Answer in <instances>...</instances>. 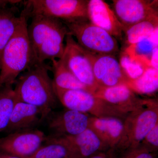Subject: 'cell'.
Returning a JSON list of instances; mask_svg holds the SVG:
<instances>
[{
  "mask_svg": "<svg viewBox=\"0 0 158 158\" xmlns=\"http://www.w3.org/2000/svg\"><path fill=\"white\" fill-rule=\"evenodd\" d=\"M51 69L45 62L36 63L19 75L15 83L17 100L39 108L44 120L58 101L53 80L49 75Z\"/></svg>",
  "mask_w": 158,
  "mask_h": 158,
  "instance_id": "obj_1",
  "label": "cell"
},
{
  "mask_svg": "<svg viewBox=\"0 0 158 158\" xmlns=\"http://www.w3.org/2000/svg\"><path fill=\"white\" fill-rule=\"evenodd\" d=\"M28 25L29 40L36 63L62 58L68 29L61 20L36 15Z\"/></svg>",
  "mask_w": 158,
  "mask_h": 158,
  "instance_id": "obj_2",
  "label": "cell"
},
{
  "mask_svg": "<svg viewBox=\"0 0 158 158\" xmlns=\"http://www.w3.org/2000/svg\"><path fill=\"white\" fill-rule=\"evenodd\" d=\"M14 34L2 53L0 88L12 86L20 75L36 64L27 33V19L22 11Z\"/></svg>",
  "mask_w": 158,
  "mask_h": 158,
  "instance_id": "obj_3",
  "label": "cell"
},
{
  "mask_svg": "<svg viewBox=\"0 0 158 158\" xmlns=\"http://www.w3.org/2000/svg\"><path fill=\"white\" fill-rule=\"evenodd\" d=\"M158 123L157 100L148 99L143 106L127 114L123 121L119 142L107 151L109 158H121L139 146L145 136Z\"/></svg>",
  "mask_w": 158,
  "mask_h": 158,
  "instance_id": "obj_4",
  "label": "cell"
},
{
  "mask_svg": "<svg viewBox=\"0 0 158 158\" xmlns=\"http://www.w3.org/2000/svg\"><path fill=\"white\" fill-rule=\"evenodd\" d=\"M62 22L69 34L75 37L78 44L88 52L115 56L119 52L116 38L94 24L88 19Z\"/></svg>",
  "mask_w": 158,
  "mask_h": 158,
  "instance_id": "obj_5",
  "label": "cell"
},
{
  "mask_svg": "<svg viewBox=\"0 0 158 158\" xmlns=\"http://www.w3.org/2000/svg\"><path fill=\"white\" fill-rule=\"evenodd\" d=\"M87 0H29L23 10L27 18L36 15L62 21L88 19Z\"/></svg>",
  "mask_w": 158,
  "mask_h": 158,
  "instance_id": "obj_6",
  "label": "cell"
},
{
  "mask_svg": "<svg viewBox=\"0 0 158 158\" xmlns=\"http://www.w3.org/2000/svg\"><path fill=\"white\" fill-rule=\"evenodd\" d=\"M54 88L58 100L66 109L99 118L115 117L124 119L127 115L86 90H64L54 85Z\"/></svg>",
  "mask_w": 158,
  "mask_h": 158,
  "instance_id": "obj_7",
  "label": "cell"
},
{
  "mask_svg": "<svg viewBox=\"0 0 158 158\" xmlns=\"http://www.w3.org/2000/svg\"><path fill=\"white\" fill-rule=\"evenodd\" d=\"M65 41V50L60 59L78 80L94 93L98 86L85 51L69 34L66 35Z\"/></svg>",
  "mask_w": 158,
  "mask_h": 158,
  "instance_id": "obj_8",
  "label": "cell"
},
{
  "mask_svg": "<svg viewBox=\"0 0 158 158\" xmlns=\"http://www.w3.org/2000/svg\"><path fill=\"white\" fill-rule=\"evenodd\" d=\"M47 136L33 129L8 134L0 138V150L20 158H30L43 144Z\"/></svg>",
  "mask_w": 158,
  "mask_h": 158,
  "instance_id": "obj_9",
  "label": "cell"
},
{
  "mask_svg": "<svg viewBox=\"0 0 158 158\" xmlns=\"http://www.w3.org/2000/svg\"><path fill=\"white\" fill-rule=\"evenodd\" d=\"M85 51L98 88L126 85L129 79L115 56L96 55Z\"/></svg>",
  "mask_w": 158,
  "mask_h": 158,
  "instance_id": "obj_10",
  "label": "cell"
},
{
  "mask_svg": "<svg viewBox=\"0 0 158 158\" xmlns=\"http://www.w3.org/2000/svg\"><path fill=\"white\" fill-rule=\"evenodd\" d=\"M113 2V11L123 31L136 23L158 16V1L114 0Z\"/></svg>",
  "mask_w": 158,
  "mask_h": 158,
  "instance_id": "obj_11",
  "label": "cell"
},
{
  "mask_svg": "<svg viewBox=\"0 0 158 158\" xmlns=\"http://www.w3.org/2000/svg\"><path fill=\"white\" fill-rule=\"evenodd\" d=\"M90 115L68 110L52 111L45 118L52 137L73 136L83 132L88 128Z\"/></svg>",
  "mask_w": 158,
  "mask_h": 158,
  "instance_id": "obj_12",
  "label": "cell"
},
{
  "mask_svg": "<svg viewBox=\"0 0 158 158\" xmlns=\"http://www.w3.org/2000/svg\"><path fill=\"white\" fill-rule=\"evenodd\" d=\"M45 141L59 142L65 145L74 158H86L99 152H106L107 148L95 133L88 128L77 135L52 137L47 136Z\"/></svg>",
  "mask_w": 158,
  "mask_h": 158,
  "instance_id": "obj_13",
  "label": "cell"
},
{
  "mask_svg": "<svg viewBox=\"0 0 158 158\" xmlns=\"http://www.w3.org/2000/svg\"><path fill=\"white\" fill-rule=\"evenodd\" d=\"M93 94L126 114L141 107L148 100L140 98L126 85L98 88Z\"/></svg>",
  "mask_w": 158,
  "mask_h": 158,
  "instance_id": "obj_14",
  "label": "cell"
},
{
  "mask_svg": "<svg viewBox=\"0 0 158 158\" xmlns=\"http://www.w3.org/2000/svg\"><path fill=\"white\" fill-rule=\"evenodd\" d=\"M88 19L94 24L107 31L115 38L121 39L123 27L109 5L102 0H90L88 5Z\"/></svg>",
  "mask_w": 158,
  "mask_h": 158,
  "instance_id": "obj_15",
  "label": "cell"
},
{
  "mask_svg": "<svg viewBox=\"0 0 158 158\" xmlns=\"http://www.w3.org/2000/svg\"><path fill=\"white\" fill-rule=\"evenodd\" d=\"M44 120L42 112L35 106L16 100L5 131L11 133L35 129Z\"/></svg>",
  "mask_w": 158,
  "mask_h": 158,
  "instance_id": "obj_16",
  "label": "cell"
},
{
  "mask_svg": "<svg viewBox=\"0 0 158 158\" xmlns=\"http://www.w3.org/2000/svg\"><path fill=\"white\" fill-rule=\"evenodd\" d=\"M123 121L124 119L117 117L99 118L90 116L88 128L95 133L109 151L119 142L123 131Z\"/></svg>",
  "mask_w": 158,
  "mask_h": 158,
  "instance_id": "obj_17",
  "label": "cell"
},
{
  "mask_svg": "<svg viewBox=\"0 0 158 158\" xmlns=\"http://www.w3.org/2000/svg\"><path fill=\"white\" fill-rule=\"evenodd\" d=\"M51 62V70L54 74L53 81L55 87L66 90H85L92 93L88 87L80 81L72 73L61 59H55Z\"/></svg>",
  "mask_w": 158,
  "mask_h": 158,
  "instance_id": "obj_18",
  "label": "cell"
},
{
  "mask_svg": "<svg viewBox=\"0 0 158 158\" xmlns=\"http://www.w3.org/2000/svg\"><path fill=\"white\" fill-rule=\"evenodd\" d=\"M17 8L11 6L0 9V63L4 48L14 34L19 22Z\"/></svg>",
  "mask_w": 158,
  "mask_h": 158,
  "instance_id": "obj_19",
  "label": "cell"
},
{
  "mask_svg": "<svg viewBox=\"0 0 158 158\" xmlns=\"http://www.w3.org/2000/svg\"><path fill=\"white\" fill-rule=\"evenodd\" d=\"M158 28V16L136 23L126 29L125 42L127 47L148 38Z\"/></svg>",
  "mask_w": 158,
  "mask_h": 158,
  "instance_id": "obj_20",
  "label": "cell"
},
{
  "mask_svg": "<svg viewBox=\"0 0 158 158\" xmlns=\"http://www.w3.org/2000/svg\"><path fill=\"white\" fill-rule=\"evenodd\" d=\"M126 85L135 94H153L158 90V70L149 67L140 77L128 80Z\"/></svg>",
  "mask_w": 158,
  "mask_h": 158,
  "instance_id": "obj_21",
  "label": "cell"
},
{
  "mask_svg": "<svg viewBox=\"0 0 158 158\" xmlns=\"http://www.w3.org/2000/svg\"><path fill=\"white\" fill-rule=\"evenodd\" d=\"M16 100L12 86L0 88V132L5 131L8 126Z\"/></svg>",
  "mask_w": 158,
  "mask_h": 158,
  "instance_id": "obj_22",
  "label": "cell"
},
{
  "mask_svg": "<svg viewBox=\"0 0 158 158\" xmlns=\"http://www.w3.org/2000/svg\"><path fill=\"white\" fill-rule=\"evenodd\" d=\"M119 62L129 80L138 78L148 68L151 67L144 61L131 58L124 51L121 54Z\"/></svg>",
  "mask_w": 158,
  "mask_h": 158,
  "instance_id": "obj_23",
  "label": "cell"
},
{
  "mask_svg": "<svg viewBox=\"0 0 158 158\" xmlns=\"http://www.w3.org/2000/svg\"><path fill=\"white\" fill-rule=\"evenodd\" d=\"M30 158H74L70 151L59 142L45 141Z\"/></svg>",
  "mask_w": 158,
  "mask_h": 158,
  "instance_id": "obj_24",
  "label": "cell"
},
{
  "mask_svg": "<svg viewBox=\"0 0 158 158\" xmlns=\"http://www.w3.org/2000/svg\"><path fill=\"white\" fill-rule=\"evenodd\" d=\"M156 47L158 46L148 37L136 44L127 47L124 52L131 58L144 61L151 66L152 55L154 49Z\"/></svg>",
  "mask_w": 158,
  "mask_h": 158,
  "instance_id": "obj_25",
  "label": "cell"
},
{
  "mask_svg": "<svg viewBox=\"0 0 158 158\" xmlns=\"http://www.w3.org/2000/svg\"><path fill=\"white\" fill-rule=\"evenodd\" d=\"M139 146L151 152L158 150V123L148 133Z\"/></svg>",
  "mask_w": 158,
  "mask_h": 158,
  "instance_id": "obj_26",
  "label": "cell"
},
{
  "mask_svg": "<svg viewBox=\"0 0 158 158\" xmlns=\"http://www.w3.org/2000/svg\"><path fill=\"white\" fill-rule=\"evenodd\" d=\"M121 158H156V153L151 152L144 148L139 146L130 151Z\"/></svg>",
  "mask_w": 158,
  "mask_h": 158,
  "instance_id": "obj_27",
  "label": "cell"
},
{
  "mask_svg": "<svg viewBox=\"0 0 158 158\" xmlns=\"http://www.w3.org/2000/svg\"><path fill=\"white\" fill-rule=\"evenodd\" d=\"M23 2L19 0H0V9L9 7V6H15L18 4Z\"/></svg>",
  "mask_w": 158,
  "mask_h": 158,
  "instance_id": "obj_28",
  "label": "cell"
},
{
  "mask_svg": "<svg viewBox=\"0 0 158 158\" xmlns=\"http://www.w3.org/2000/svg\"><path fill=\"white\" fill-rule=\"evenodd\" d=\"M158 47H156L154 49L151 58V66L152 68L158 69Z\"/></svg>",
  "mask_w": 158,
  "mask_h": 158,
  "instance_id": "obj_29",
  "label": "cell"
},
{
  "mask_svg": "<svg viewBox=\"0 0 158 158\" xmlns=\"http://www.w3.org/2000/svg\"><path fill=\"white\" fill-rule=\"evenodd\" d=\"M108 158L107 155L106 153L103 152H99L98 153H97L96 154L94 155L90 156V157H88V158Z\"/></svg>",
  "mask_w": 158,
  "mask_h": 158,
  "instance_id": "obj_30",
  "label": "cell"
},
{
  "mask_svg": "<svg viewBox=\"0 0 158 158\" xmlns=\"http://www.w3.org/2000/svg\"><path fill=\"white\" fill-rule=\"evenodd\" d=\"M0 158H20L7 153L0 150Z\"/></svg>",
  "mask_w": 158,
  "mask_h": 158,
  "instance_id": "obj_31",
  "label": "cell"
}]
</instances>
